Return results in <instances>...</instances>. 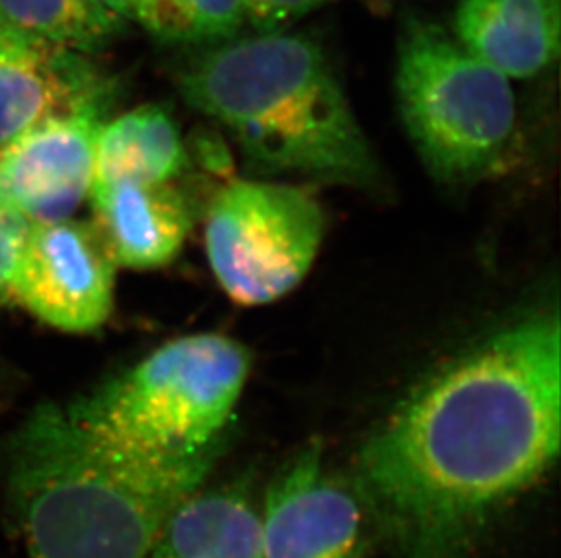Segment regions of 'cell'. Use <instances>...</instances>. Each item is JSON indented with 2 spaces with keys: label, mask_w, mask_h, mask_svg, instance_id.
Instances as JSON below:
<instances>
[{
  "label": "cell",
  "mask_w": 561,
  "mask_h": 558,
  "mask_svg": "<svg viewBox=\"0 0 561 558\" xmlns=\"http://www.w3.org/2000/svg\"><path fill=\"white\" fill-rule=\"evenodd\" d=\"M561 441V322L530 312L439 367L362 447L356 486L402 558H449Z\"/></svg>",
  "instance_id": "1"
},
{
  "label": "cell",
  "mask_w": 561,
  "mask_h": 558,
  "mask_svg": "<svg viewBox=\"0 0 561 558\" xmlns=\"http://www.w3.org/2000/svg\"><path fill=\"white\" fill-rule=\"evenodd\" d=\"M215 457H149L44 403L0 444V483L26 558H149Z\"/></svg>",
  "instance_id": "2"
},
{
  "label": "cell",
  "mask_w": 561,
  "mask_h": 558,
  "mask_svg": "<svg viewBox=\"0 0 561 558\" xmlns=\"http://www.w3.org/2000/svg\"><path fill=\"white\" fill-rule=\"evenodd\" d=\"M182 98L239 143L256 173L373 189L381 168L322 44L259 33L202 49L175 74Z\"/></svg>",
  "instance_id": "3"
},
{
  "label": "cell",
  "mask_w": 561,
  "mask_h": 558,
  "mask_svg": "<svg viewBox=\"0 0 561 558\" xmlns=\"http://www.w3.org/2000/svg\"><path fill=\"white\" fill-rule=\"evenodd\" d=\"M250 370L242 342L193 334L165 342L66 410L91 432L149 457H209L217 455Z\"/></svg>",
  "instance_id": "4"
},
{
  "label": "cell",
  "mask_w": 561,
  "mask_h": 558,
  "mask_svg": "<svg viewBox=\"0 0 561 558\" xmlns=\"http://www.w3.org/2000/svg\"><path fill=\"white\" fill-rule=\"evenodd\" d=\"M394 90L403 126L433 178L472 185L507 167L516 146L511 80L436 22H405Z\"/></svg>",
  "instance_id": "5"
},
{
  "label": "cell",
  "mask_w": 561,
  "mask_h": 558,
  "mask_svg": "<svg viewBox=\"0 0 561 558\" xmlns=\"http://www.w3.org/2000/svg\"><path fill=\"white\" fill-rule=\"evenodd\" d=\"M325 226L320 201L300 185L234 179L207 209L209 267L237 305H270L309 275Z\"/></svg>",
  "instance_id": "6"
},
{
  "label": "cell",
  "mask_w": 561,
  "mask_h": 558,
  "mask_svg": "<svg viewBox=\"0 0 561 558\" xmlns=\"http://www.w3.org/2000/svg\"><path fill=\"white\" fill-rule=\"evenodd\" d=\"M117 269L93 223H33L5 298L62 333H95L112 316Z\"/></svg>",
  "instance_id": "7"
},
{
  "label": "cell",
  "mask_w": 561,
  "mask_h": 558,
  "mask_svg": "<svg viewBox=\"0 0 561 558\" xmlns=\"http://www.w3.org/2000/svg\"><path fill=\"white\" fill-rule=\"evenodd\" d=\"M104 109L48 116L0 146V209L32 225L73 217L90 196Z\"/></svg>",
  "instance_id": "8"
},
{
  "label": "cell",
  "mask_w": 561,
  "mask_h": 558,
  "mask_svg": "<svg viewBox=\"0 0 561 558\" xmlns=\"http://www.w3.org/2000/svg\"><path fill=\"white\" fill-rule=\"evenodd\" d=\"M366 501L329 474L320 443H311L276 475L265 493L264 558H362Z\"/></svg>",
  "instance_id": "9"
},
{
  "label": "cell",
  "mask_w": 561,
  "mask_h": 558,
  "mask_svg": "<svg viewBox=\"0 0 561 558\" xmlns=\"http://www.w3.org/2000/svg\"><path fill=\"white\" fill-rule=\"evenodd\" d=\"M110 93L79 51L0 24V146L48 116L107 106Z\"/></svg>",
  "instance_id": "10"
},
{
  "label": "cell",
  "mask_w": 561,
  "mask_h": 558,
  "mask_svg": "<svg viewBox=\"0 0 561 558\" xmlns=\"http://www.w3.org/2000/svg\"><path fill=\"white\" fill-rule=\"evenodd\" d=\"M93 220L117 267L160 269L181 254L193 214L186 196L171 182L91 185Z\"/></svg>",
  "instance_id": "11"
},
{
  "label": "cell",
  "mask_w": 561,
  "mask_h": 558,
  "mask_svg": "<svg viewBox=\"0 0 561 558\" xmlns=\"http://www.w3.org/2000/svg\"><path fill=\"white\" fill-rule=\"evenodd\" d=\"M453 37L505 74L533 79L560 54V0H460Z\"/></svg>",
  "instance_id": "12"
},
{
  "label": "cell",
  "mask_w": 561,
  "mask_h": 558,
  "mask_svg": "<svg viewBox=\"0 0 561 558\" xmlns=\"http://www.w3.org/2000/svg\"><path fill=\"white\" fill-rule=\"evenodd\" d=\"M149 558H264L260 511L245 483L196 490L179 502Z\"/></svg>",
  "instance_id": "13"
},
{
  "label": "cell",
  "mask_w": 561,
  "mask_h": 558,
  "mask_svg": "<svg viewBox=\"0 0 561 558\" xmlns=\"http://www.w3.org/2000/svg\"><path fill=\"white\" fill-rule=\"evenodd\" d=\"M186 165V146L175 118L159 104H146L102 124L93 184H162L173 182Z\"/></svg>",
  "instance_id": "14"
},
{
  "label": "cell",
  "mask_w": 561,
  "mask_h": 558,
  "mask_svg": "<svg viewBox=\"0 0 561 558\" xmlns=\"http://www.w3.org/2000/svg\"><path fill=\"white\" fill-rule=\"evenodd\" d=\"M0 24L79 54L124 32V19L99 0H0Z\"/></svg>",
  "instance_id": "15"
},
{
  "label": "cell",
  "mask_w": 561,
  "mask_h": 558,
  "mask_svg": "<svg viewBox=\"0 0 561 558\" xmlns=\"http://www.w3.org/2000/svg\"><path fill=\"white\" fill-rule=\"evenodd\" d=\"M135 21L160 43L217 46L244 27L240 0H138Z\"/></svg>",
  "instance_id": "16"
},
{
  "label": "cell",
  "mask_w": 561,
  "mask_h": 558,
  "mask_svg": "<svg viewBox=\"0 0 561 558\" xmlns=\"http://www.w3.org/2000/svg\"><path fill=\"white\" fill-rule=\"evenodd\" d=\"M244 5L245 21H250L259 33L282 32L323 0H240Z\"/></svg>",
  "instance_id": "17"
},
{
  "label": "cell",
  "mask_w": 561,
  "mask_h": 558,
  "mask_svg": "<svg viewBox=\"0 0 561 558\" xmlns=\"http://www.w3.org/2000/svg\"><path fill=\"white\" fill-rule=\"evenodd\" d=\"M32 223L26 218L0 209V300L8 295Z\"/></svg>",
  "instance_id": "18"
},
{
  "label": "cell",
  "mask_w": 561,
  "mask_h": 558,
  "mask_svg": "<svg viewBox=\"0 0 561 558\" xmlns=\"http://www.w3.org/2000/svg\"><path fill=\"white\" fill-rule=\"evenodd\" d=\"M99 2L121 19H133L138 5V0H99Z\"/></svg>",
  "instance_id": "19"
}]
</instances>
